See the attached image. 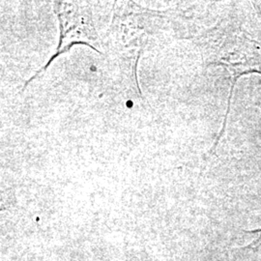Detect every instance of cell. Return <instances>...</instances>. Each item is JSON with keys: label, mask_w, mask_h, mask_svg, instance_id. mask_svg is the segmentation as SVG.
Instances as JSON below:
<instances>
[{"label": "cell", "mask_w": 261, "mask_h": 261, "mask_svg": "<svg viewBox=\"0 0 261 261\" xmlns=\"http://www.w3.org/2000/svg\"><path fill=\"white\" fill-rule=\"evenodd\" d=\"M226 67L235 81L245 74L261 73V51L256 42H253L244 33L237 32L227 44V50L215 62ZM233 84L231 86V94Z\"/></svg>", "instance_id": "obj_1"}, {"label": "cell", "mask_w": 261, "mask_h": 261, "mask_svg": "<svg viewBox=\"0 0 261 261\" xmlns=\"http://www.w3.org/2000/svg\"><path fill=\"white\" fill-rule=\"evenodd\" d=\"M246 233L252 234L255 235V238L250 243L248 246H244L242 248H238V250L243 249V250H249V249H256V248H260L261 247V228L258 229H254V230H246Z\"/></svg>", "instance_id": "obj_2"}]
</instances>
